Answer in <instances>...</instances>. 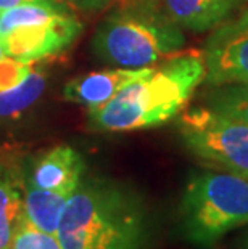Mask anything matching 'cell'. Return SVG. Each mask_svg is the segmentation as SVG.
Here are the masks:
<instances>
[{
	"label": "cell",
	"mask_w": 248,
	"mask_h": 249,
	"mask_svg": "<svg viewBox=\"0 0 248 249\" xmlns=\"http://www.w3.org/2000/svg\"><path fill=\"white\" fill-rule=\"evenodd\" d=\"M60 249H147L149 219L139 195L113 180L79 183L57 230Z\"/></svg>",
	"instance_id": "6da1fadb"
},
{
	"label": "cell",
	"mask_w": 248,
	"mask_h": 249,
	"mask_svg": "<svg viewBox=\"0 0 248 249\" xmlns=\"http://www.w3.org/2000/svg\"><path fill=\"white\" fill-rule=\"evenodd\" d=\"M205 74L198 52L171 55L156 68L145 66L110 102L89 109L91 125L102 132H131L165 124L184 109Z\"/></svg>",
	"instance_id": "7a4b0ae2"
},
{
	"label": "cell",
	"mask_w": 248,
	"mask_h": 249,
	"mask_svg": "<svg viewBox=\"0 0 248 249\" xmlns=\"http://www.w3.org/2000/svg\"><path fill=\"white\" fill-rule=\"evenodd\" d=\"M186 45L182 29L144 5L126 2L102 21L92 50L100 60L121 68H145L177 53Z\"/></svg>",
	"instance_id": "3957f363"
},
{
	"label": "cell",
	"mask_w": 248,
	"mask_h": 249,
	"mask_svg": "<svg viewBox=\"0 0 248 249\" xmlns=\"http://www.w3.org/2000/svg\"><path fill=\"white\" fill-rule=\"evenodd\" d=\"M179 224L191 245L213 249L228 233L248 225V178L223 171L195 174L182 193Z\"/></svg>",
	"instance_id": "277c9868"
},
{
	"label": "cell",
	"mask_w": 248,
	"mask_h": 249,
	"mask_svg": "<svg viewBox=\"0 0 248 249\" xmlns=\"http://www.w3.org/2000/svg\"><path fill=\"white\" fill-rule=\"evenodd\" d=\"M82 24L66 5L23 3L0 12V42L5 55L33 63L66 50Z\"/></svg>",
	"instance_id": "5b68a950"
},
{
	"label": "cell",
	"mask_w": 248,
	"mask_h": 249,
	"mask_svg": "<svg viewBox=\"0 0 248 249\" xmlns=\"http://www.w3.org/2000/svg\"><path fill=\"white\" fill-rule=\"evenodd\" d=\"M179 134L189 151L210 167L248 178V124L203 105L179 118Z\"/></svg>",
	"instance_id": "8992f818"
},
{
	"label": "cell",
	"mask_w": 248,
	"mask_h": 249,
	"mask_svg": "<svg viewBox=\"0 0 248 249\" xmlns=\"http://www.w3.org/2000/svg\"><path fill=\"white\" fill-rule=\"evenodd\" d=\"M202 55L208 87L248 82V7L216 26Z\"/></svg>",
	"instance_id": "52a82bcc"
},
{
	"label": "cell",
	"mask_w": 248,
	"mask_h": 249,
	"mask_svg": "<svg viewBox=\"0 0 248 249\" xmlns=\"http://www.w3.org/2000/svg\"><path fill=\"white\" fill-rule=\"evenodd\" d=\"M163 15L181 29L205 33L234 15L245 0H126Z\"/></svg>",
	"instance_id": "ba28073f"
},
{
	"label": "cell",
	"mask_w": 248,
	"mask_h": 249,
	"mask_svg": "<svg viewBox=\"0 0 248 249\" xmlns=\"http://www.w3.org/2000/svg\"><path fill=\"white\" fill-rule=\"evenodd\" d=\"M84 161L71 146L52 148L34 164L29 183L50 192L73 195L82 180Z\"/></svg>",
	"instance_id": "9c48e42d"
},
{
	"label": "cell",
	"mask_w": 248,
	"mask_h": 249,
	"mask_svg": "<svg viewBox=\"0 0 248 249\" xmlns=\"http://www.w3.org/2000/svg\"><path fill=\"white\" fill-rule=\"evenodd\" d=\"M144 68H116V70L97 71L76 77L63 89V97L68 102L86 105L89 109L98 108L110 102L116 93L131 81L139 77Z\"/></svg>",
	"instance_id": "30bf717a"
},
{
	"label": "cell",
	"mask_w": 248,
	"mask_h": 249,
	"mask_svg": "<svg viewBox=\"0 0 248 249\" xmlns=\"http://www.w3.org/2000/svg\"><path fill=\"white\" fill-rule=\"evenodd\" d=\"M68 198L70 195L50 192V190L34 187L28 182L23 198V217L39 230L57 235Z\"/></svg>",
	"instance_id": "8fae6325"
},
{
	"label": "cell",
	"mask_w": 248,
	"mask_h": 249,
	"mask_svg": "<svg viewBox=\"0 0 248 249\" xmlns=\"http://www.w3.org/2000/svg\"><path fill=\"white\" fill-rule=\"evenodd\" d=\"M205 107L248 124V82L211 86L205 95Z\"/></svg>",
	"instance_id": "7c38bea8"
},
{
	"label": "cell",
	"mask_w": 248,
	"mask_h": 249,
	"mask_svg": "<svg viewBox=\"0 0 248 249\" xmlns=\"http://www.w3.org/2000/svg\"><path fill=\"white\" fill-rule=\"evenodd\" d=\"M45 77L40 72H29L17 87L0 92V123L18 118L38 102L44 92Z\"/></svg>",
	"instance_id": "4fadbf2b"
},
{
	"label": "cell",
	"mask_w": 248,
	"mask_h": 249,
	"mask_svg": "<svg viewBox=\"0 0 248 249\" xmlns=\"http://www.w3.org/2000/svg\"><path fill=\"white\" fill-rule=\"evenodd\" d=\"M23 215V196L17 178L7 169L0 167V238L10 248L13 230Z\"/></svg>",
	"instance_id": "5bb4252c"
},
{
	"label": "cell",
	"mask_w": 248,
	"mask_h": 249,
	"mask_svg": "<svg viewBox=\"0 0 248 249\" xmlns=\"http://www.w3.org/2000/svg\"><path fill=\"white\" fill-rule=\"evenodd\" d=\"M8 249H60V243L57 235L39 230L21 215L13 230Z\"/></svg>",
	"instance_id": "9a60e30c"
},
{
	"label": "cell",
	"mask_w": 248,
	"mask_h": 249,
	"mask_svg": "<svg viewBox=\"0 0 248 249\" xmlns=\"http://www.w3.org/2000/svg\"><path fill=\"white\" fill-rule=\"evenodd\" d=\"M29 72V63H23L15 60V58L5 56L3 60H0V92L17 87L18 84H21L28 77Z\"/></svg>",
	"instance_id": "2e32d148"
},
{
	"label": "cell",
	"mask_w": 248,
	"mask_h": 249,
	"mask_svg": "<svg viewBox=\"0 0 248 249\" xmlns=\"http://www.w3.org/2000/svg\"><path fill=\"white\" fill-rule=\"evenodd\" d=\"M61 2L70 5V7L82 10V12H97V10L108 7L113 0H61Z\"/></svg>",
	"instance_id": "e0dca14e"
},
{
	"label": "cell",
	"mask_w": 248,
	"mask_h": 249,
	"mask_svg": "<svg viewBox=\"0 0 248 249\" xmlns=\"http://www.w3.org/2000/svg\"><path fill=\"white\" fill-rule=\"evenodd\" d=\"M23 3H52V5H65L61 0H0V12L12 7H17V5H23ZM68 7V5H66Z\"/></svg>",
	"instance_id": "ac0fdd59"
},
{
	"label": "cell",
	"mask_w": 248,
	"mask_h": 249,
	"mask_svg": "<svg viewBox=\"0 0 248 249\" xmlns=\"http://www.w3.org/2000/svg\"><path fill=\"white\" fill-rule=\"evenodd\" d=\"M235 249H248V230L235 243Z\"/></svg>",
	"instance_id": "d6986e66"
},
{
	"label": "cell",
	"mask_w": 248,
	"mask_h": 249,
	"mask_svg": "<svg viewBox=\"0 0 248 249\" xmlns=\"http://www.w3.org/2000/svg\"><path fill=\"white\" fill-rule=\"evenodd\" d=\"M5 56H7V55H5V50H3V47H2V42H0V60H3Z\"/></svg>",
	"instance_id": "ffe728a7"
},
{
	"label": "cell",
	"mask_w": 248,
	"mask_h": 249,
	"mask_svg": "<svg viewBox=\"0 0 248 249\" xmlns=\"http://www.w3.org/2000/svg\"><path fill=\"white\" fill-rule=\"evenodd\" d=\"M0 249H8V245L2 240V238H0Z\"/></svg>",
	"instance_id": "44dd1931"
}]
</instances>
